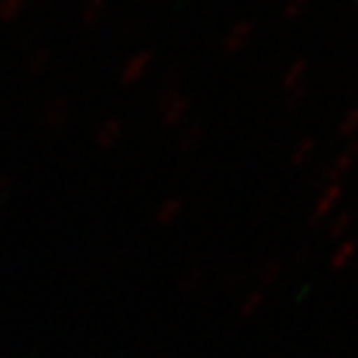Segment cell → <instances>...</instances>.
<instances>
[{
  "label": "cell",
  "instance_id": "obj_3",
  "mask_svg": "<svg viewBox=\"0 0 358 358\" xmlns=\"http://www.w3.org/2000/svg\"><path fill=\"white\" fill-rule=\"evenodd\" d=\"M124 136V126L117 117H108L94 134V143L100 152H112Z\"/></svg>",
  "mask_w": 358,
  "mask_h": 358
},
{
  "label": "cell",
  "instance_id": "obj_6",
  "mask_svg": "<svg viewBox=\"0 0 358 358\" xmlns=\"http://www.w3.org/2000/svg\"><path fill=\"white\" fill-rule=\"evenodd\" d=\"M249 34H251V26L247 24V22H239V24L233 26L229 32L225 34V38L221 40V48L227 54L241 50L247 38H249Z\"/></svg>",
  "mask_w": 358,
  "mask_h": 358
},
{
  "label": "cell",
  "instance_id": "obj_9",
  "mask_svg": "<svg viewBox=\"0 0 358 358\" xmlns=\"http://www.w3.org/2000/svg\"><path fill=\"white\" fill-rule=\"evenodd\" d=\"M28 0H0V24L14 22L26 8Z\"/></svg>",
  "mask_w": 358,
  "mask_h": 358
},
{
  "label": "cell",
  "instance_id": "obj_12",
  "mask_svg": "<svg viewBox=\"0 0 358 358\" xmlns=\"http://www.w3.org/2000/svg\"><path fill=\"white\" fill-rule=\"evenodd\" d=\"M10 193H13V178L6 176V173H2L0 176V207L6 203V199L10 197Z\"/></svg>",
  "mask_w": 358,
  "mask_h": 358
},
{
  "label": "cell",
  "instance_id": "obj_11",
  "mask_svg": "<svg viewBox=\"0 0 358 358\" xmlns=\"http://www.w3.org/2000/svg\"><path fill=\"white\" fill-rule=\"evenodd\" d=\"M201 282H203V268L192 267L183 273V277L179 281V291H181V294H193L199 289Z\"/></svg>",
  "mask_w": 358,
  "mask_h": 358
},
{
  "label": "cell",
  "instance_id": "obj_5",
  "mask_svg": "<svg viewBox=\"0 0 358 358\" xmlns=\"http://www.w3.org/2000/svg\"><path fill=\"white\" fill-rule=\"evenodd\" d=\"M183 209H185V203L181 197H167L155 211V223L162 227H169L183 215Z\"/></svg>",
  "mask_w": 358,
  "mask_h": 358
},
{
  "label": "cell",
  "instance_id": "obj_2",
  "mask_svg": "<svg viewBox=\"0 0 358 358\" xmlns=\"http://www.w3.org/2000/svg\"><path fill=\"white\" fill-rule=\"evenodd\" d=\"M152 64H154V52L141 50L134 54L120 70V84L124 88L136 86L138 82L148 76V72L152 70Z\"/></svg>",
  "mask_w": 358,
  "mask_h": 358
},
{
  "label": "cell",
  "instance_id": "obj_8",
  "mask_svg": "<svg viewBox=\"0 0 358 358\" xmlns=\"http://www.w3.org/2000/svg\"><path fill=\"white\" fill-rule=\"evenodd\" d=\"M203 126L199 124V122H192L187 128L183 129V134H181V138H179V150L183 152V154H192L195 152V148L201 143L203 140Z\"/></svg>",
  "mask_w": 358,
  "mask_h": 358
},
{
  "label": "cell",
  "instance_id": "obj_10",
  "mask_svg": "<svg viewBox=\"0 0 358 358\" xmlns=\"http://www.w3.org/2000/svg\"><path fill=\"white\" fill-rule=\"evenodd\" d=\"M48 64H50V50L48 48H40V50H36L30 56V60L26 64V72H28V76L36 78L46 72Z\"/></svg>",
  "mask_w": 358,
  "mask_h": 358
},
{
  "label": "cell",
  "instance_id": "obj_1",
  "mask_svg": "<svg viewBox=\"0 0 358 358\" xmlns=\"http://www.w3.org/2000/svg\"><path fill=\"white\" fill-rule=\"evenodd\" d=\"M157 106H159V117L166 128H178L187 120L192 112V98L181 92V84L176 74H169L162 84L159 96H157Z\"/></svg>",
  "mask_w": 358,
  "mask_h": 358
},
{
  "label": "cell",
  "instance_id": "obj_13",
  "mask_svg": "<svg viewBox=\"0 0 358 358\" xmlns=\"http://www.w3.org/2000/svg\"><path fill=\"white\" fill-rule=\"evenodd\" d=\"M38 4H46V2H50V0H36Z\"/></svg>",
  "mask_w": 358,
  "mask_h": 358
},
{
  "label": "cell",
  "instance_id": "obj_4",
  "mask_svg": "<svg viewBox=\"0 0 358 358\" xmlns=\"http://www.w3.org/2000/svg\"><path fill=\"white\" fill-rule=\"evenodd\" d=\"M70 100L66 96H56L54 100L46 103L44 112H42V124L44 128L50 131H58L66 124V120L70 117Z\"/></svg>",
  "mask_w": 358,
  "mask_h": 358
},
{
  "label": "cell",
  "instance_id": "obj_7",
  "mask_svg": "<svg viewBox=\"0 0 358 358\" xmlns=\"http://www.w3.org/2000/svg\"><path fill=\"white\" fill-rule=\"evenodd\" d=\"M108 10V0H86L80 13V20L84 26H96Z\"/></svg>",
  "mask_w": 358,
  "mask_h": 358
}]
</instances>
